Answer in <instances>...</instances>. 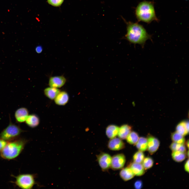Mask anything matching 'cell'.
Wrapping results in <instances>:
<instances>
[{"label": "cell", "mask_w": 189, "mask_h": 189, "mask_svg": "<svg viewBox=\"0 0 189 189\" xmlns=\"http://www.w3.org/2000/svg\"><path fill=\"white\" fill-rule=\"evenodd\" d=\"M127 32L125 38L130 43L140 45L143 48L146 41L151 39V36L144 27L137 23L126 22Z\"/></svg>", "instance_id": "obj_1"}, {"label": "cell", "mask_w": 189, "mask_h": 189, "mask_svg": "<svg viewBox=\"0 0 189 189\" xmlns=\"http://www.w3.org/2000/svg\"><path fill=\"white\" fill-rule=\"evenodd\" d=\"M27 139L18 138L8 142L7 144L0 152V156L7 160L14 159L21 153L28 142Z\"/></svg>", "instance_id": "obj_2"}, {"label": "cell", "mask_w": 189, "mask_h": 189, "mask_svg": "<svg viewBox=\"0 0 189 189\" xmlns=\"http://www.w3.org/2000/svg\"><path fill=\"white\" fill-rule=\"evenodd\" d=\"M135 15L138 21L149 23L157 21L153 2L144 1L140 2L135 10Z\"/></svg>", "instance_id": "obj_3"}, {"label": "cell", "mask_w": 189, "mask_h": 189, "mask_svg": "<svg viewBox=\"0 0 189 189\" xmlns=\"http://www.w3.org/2000/svg\"><path fill=\"white\" fill-rule=\"evenodd\" d=\"M23 132L19 126L13 123L10 119L8 125L0 133V138L8 142L19 138Z\"/></svg>", "instance_id": "obj_4"}, {"label": "cell", "mask_w": 189, "mask_h": 189, "mask_svg": "<svg viewBox=\"0 0 189 189\" xmlns=\"http://www.w3.org/2000/svg\"><path fill=\"white\" fill-rule=\"evenodd\" d=\"M12 176L15 178V181L12 182L21 188L31 189L35 184V176L33 174H22Z\"/></svg>", "instance_id": "obj_5"}, {"label": "cell", "mask_w": 189, "mask_h": 189, "mask_svg": "<svg viewBox=\"0 0 189 189\" xmlns=\"http://www.w3.org/2000/svg\"><path fill=\"white\" fill-rule=\"evenodd\" d=\"M97 160L103 171L108 170L110 167L112 157L108 154L102 153L97 156Z\"/></svg>", "instance_id": "obj_6"}, {"label": "cell", "mask_w": 189, "mask_h": 189, "mask_svg": "<svg viewBox=\"0 0 189 189\" xmlns=\"http://www.w3.org/2000/svg\"><path fill=\"white\" fill-rule=\"evenodd\" d=\"M126 161L125 157L123 154L114 155L112 157L111 167L114 170L122 169Z\"/></svg>", "instance_id": "obj_7"}, {"label": "cell", "mask_w": 189, "mask_h": 189, "mask_svg": "<svg viewBox=\"0 0 189 189\" xmlns=\"http://www.w3.org/2000/svg\"><path fill=\"white\" fill-rule=\"evenodd\" d=\"M66 81V78L63 76H53L50 78L48 84L50 87L59 88L64 86Z\"/></svg>", "instance_id": "obj_8"}, {"label": "cell", "mask_w": 189, "mask_h": 189, "mask_svg": "<svg viewBox=\"0 0 189 189\" xmlns=\"http://www.w3.org/2000/svg\"><path fill=\"white\" fill-rule=\"evenodd\" d=\"M147 139V149L150 154H152L158 149L160 141L158 139L151 135H149Z\"/></svg>", "instance_id": "obj_9"}, {"label": "cell", "mask_w": 189, "mask_h": 189, "mask_svg": "<svg viewBox=\"0 0 189 189\" xmlns=\"http://www.w3.org/2000/svg\"><path fill=\"white\" fill-rule=\"evenodd\" d=\"M108 147L111 150H119L124 148L125 147V145L121 139L115 137L109 140L108 144Z\"/></svg>", "instance_id": "obj_10"}, {"label": "cell", "mask_w": 189, "mask_h": 189, "mask_svg": "<svg viewBox=\"0 0 189 189\" xmlns=\"http://www.w3.org/2000/svg\"><path fill=\"white\" fill-rule=\"evenodd\" d=\"M29 115V112L27 108L21 107L17 109L15 113V117L17 122L21 123L25 122Z\"/></svg>", "instance_id": "obj_11"}, {"label": "cell", "mask_w": 189, "mask_h": 189, "mask_svg": "<svg viewBox=\"0 0 189 189\" xmlns=\"http://www.w3.org/2000/svg\"><path fill=\"white\" fill-rule=\"evenodd\" d=\"M69 99L68 94L66 92L63 91H60L54 100L57 105L64 106L67 103Z\"/></svg>", "instance_id": "obj_12"}, {"label": "cell", "mask_w": 189, "mask_h": 189, "mask_svg": "<svg viewBox=\"0 0 189 189\" xmlns=\"http://www.w3.org/2000/svg\"><path fill=\"white\" fill-rule=\"evenodd\" d=\"M128 167L131 169L135 175L140 176L145 173V169L140 163L134 162L130 163Z\"/></svg>", "instance_id": "obj_13"}, {"label": "cell", "mask_w": 189, "mask_h": 189, "mask_svg": "<svg viewBox=\"0 0 189 189\" xmlns=\"http://www.w3.org/2000/svg\"><path fill=\"white\" fill-rule=\"evenodd\" d=\"M132 129V127L127 124H125L122 125L119 128L118 134L119 138L121 139H126L131 132Z\"/></svg>", "instance_id": "obj_14"}, {"label": "cell", "mask_w": 189, "mask_h": 189, "mask_svg": "<svg viewBox=\"0 0 189 189\" xmlns=\"http://www.w3.org/2000/svg\"><path fill=\"white\" fill-rule=\"evenodd\" d=\"M26 124L29 127L34 128L37 127L40 123V119L38 116L32 114L28 115L25 121Z\"/></svg>", "instance_id": "obj_15"}, {"label": "cell", "mask_w": 189, "mask_h": 189, "mask_svg": "<svg viewBox=\"0 0 189 189\" xmlns=\"http://www.w3.org/2000/svg\"><path fill=\"white\" fill-rule=\"evenodd\" d=\"M176 132L183 136L188 134L189 132L188 121H183L179 123L176 128Z\"/></svg>", "instance_id": "obj_16"}, {"label": "cell", "mask_w": 189, "mask_h": 189, "mask_svg": "<svg viewBox=\"0 0 189 189\" xmlns=\"http://www.w3.org/2000/svg\"><path fill=\"white\" fill-rule=\"evenodd\" d=\"M119 175L121 178L125 181L131 179L135 175L131 169L129 167L123 169L120 171Z\"/></svg>", "instance_id": "obj_17"}, {"label": "cell", "mask_w": 189, "mask_h": 189, "mask_svg": "<svg viewBox=\"0 0 189 189\" xmlns=\"http://www.w3.org/2000/svg\"><path fill=\"white\" fill-rule=\"evenodd\" d=\"M60 91L58 88L50 87L46 88L44 90V93L47 97L50 99L53 100Z\"/></svg>", "instance_id": "obj_18"}, {"label": "cell", "mask_w": 189, "mask_h": 189, "mask_svg": "<svg viewBox=\"0 0 189 189\" xmlns=\"http://www.w3.org/2000/svg\"><path fill=\"white\" fill-rule=\"evenodd\" d=\"M119 129L118 127L115 125L111 124L108 125L106 129V134L109 138L116 137L118 134Z\"/></svg>", "instance_id": "obj_19"}, {"label": "cell", "mask_w": 189, "mask_h": 189, "mask_svg": "<svg viewBox=\"0 0 189 189\" xmlns=\"http://www.w3.org/2000/svg\"><path fill=\"white\" fill-rule=\"evenodd\" d=\"M135 144L137 148L139 150L145 151L147 149V139L144 137H141L139 138Z\"/></svg>", "instance_id": "obj_20"}, {"label": "cell", "mask_w": 189, "mask_h": 189, "mask_svg": "<svg viewBox=\"0 0 189 189\" xmlns=\"http://www.w3.org/2000/svg\"><path fill=\"white\" fill-rule=\"evenodd\" d=\"M172 156L173 159L177 162H181L184 160L186 157L185 153L178 151H173Z\"/></svg>", "instance_id": "obj_21"}, {"label": "cell", "mask_w": 189, "mask_h": 189, "mask_svg": "<svg viewBox=\"0 0 189 189\" xmlns=\"http://www.w3.org/2000/svg\"><path fill=\"white\" fill-rule=\"evenodd\" d=\"M171 138L173 142L180 144L185 143V139L184 136L176 131L172 133Z\"/></svg>", "instance_id": "obj_22"}, {"label": "cell", "mask_w": 189, "mask_h": 189, "mask_svg": "<svg viewBox=\"0 0 189 189\" xmlns=\"http://www.w3.org/2000/svg\"><path fill=\"white\" fill-rule=\"evenodd\" d=\"M139 138L138 133L134 131L131 132L126 138L127 141L131 144H135Z\"/></svg>", "instance_id": "obj_23"}, {"label": "cell", "mask_w": 189, "mask_h": 189, "mask_svg": "<svg viewBox=\"0 0 189 189\" xmlns=\"http://www.w3.org/2000/svg\"><path fill=\"white\" fill-rule=\"evenodd\" d=\"M170 147L172 151H178L185 153L186 151V148L184 144L173 142L171 144Z\"/></svg>", "instance_id": "obj_24"}, {"label": "cell", "mask_w": 189, "mask_h": 189, "mask_svg": "<svg viewBox=\"0 0 189 189\" xmlns=\"http://www.w3.org/2000/svg\"><path fill=\"white\" fill-rule=\"evenodd\" d=\"M144 157V155L142 151L139 150L134 154L133 159L134 162L141 163L143 161Z\"/></svg>", "instance_id": "obj_25"}, {"label": "cell", "mask_w": 189, "mask_h": 189, "mask_svg": "<svg viewBox=\"0 0 189 189\" xmlns=\"http://www.w3.org/2000/svg\"><path fill=\"white\" fill-rule=\"evenodd\" d=\"M142 162V165L145 170L148 169L152 167L154 163L153 159L149 157L144 158Z\"/></svg>", "instance_id": "obj_26"}, {"label": "cell", "mask_w": 189, "mask_h": 189, "mask_svg": "<svg viewBox=\"0 0 189 189\" xmlns=\"http://www.w3.org/2000/svg\"><path fill=\"white\" fill-rule=\"evenodd\" d=\"M64 0H47L48 3L54 7H59L62 3Z\"/></svg>", "instance_id": "obj_27"}, {"label": "cell", "mask_w": 189, "mask_h": 189, "mask_svg": "<svg viewBox=\"0 0 189 189\" xmlns=\"http://www.w3.org/2000/svg\"><path fill=\"white\" fill-rule=\"evenodd\" d=\"M8 141L0 138V152L5 147Z\"/></svg>", "instance_id": "obj_28"}, {"label": "cell", "mask_w": 189, "mask_h": 189, "mask_svg": "<svg viewBox=\"0 0 189 189\" xmlns=\"http://www.w3.org/2000/svg\"><path fill=\"white\" fill-rule=\"evenodd\" d=\"M134 187L136 189L141 188L142 186V183L141 180H138L135 182L134 184Z\"/></svg>", "instance_id": "obj_29"}, {"label": "cell", "mask_w": 189, "mask_h": 189, "mask_svg": "<svg viewBox=\"0 0 189 189\" xmlns=\"http://www.w3.org/2000/svg\"><path fill=\"white\" fill-rule=\"evenodd\" d=\"M185 170L188 172H189V160L188 159L186 162L185 165Z\"/></svg>", "instance_id": "obj_30"}, {"label": "cell", "mask_w": 189, "mask_h": 189, "mask_svg": "<svg viewBox=\"0 0 189 189\" xmlns=\"http://www.w3.org/2000/svg\"><path fill=\"white\" fill-rule=\"evenodd\" d=\"M35 50L37 53H40L42 51L43 49L41 46H38L36 48Z\"/></svg>", "instance_id": "obj_31"}, {"label": "cell", "mask_w": 189, "mask_h": 189, "mask_svg": "<svg viewBox=\"0 0 189 189\" xmlns=\"http://www.w3.org/2000/svg\"><path fill=\"white\" fill-rule=\"evenodd\" d=\"M186 145H187V148H188V147H189V141H188V140L187 141V143H186Z\"/></svg>", "instance_id": "obj_32"}]
</instances>
